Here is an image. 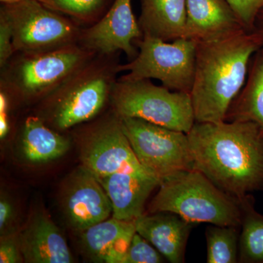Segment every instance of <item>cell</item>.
Instances as JSON below:
<instances>
[{
  "mask_svg": "<svg viewBox=\"0 0 263 263\" xmlns=\"http://www.w3.org/2000/svg\"><path fill=\"white\" fill-rule=\"evenodd\" d=\"M194 169L232 196L263 191V129L251 122H195L187 133Z\"/></svg>",
  "mask_w": 263,
  "mask_h": 263,
  "instance_id": "cell-1",
  "label": "cell"
},
{
  "mask_svg": "<svg viewBox=\"0 0 263 263\" xmlns=\"http://www.w3.org/2000/svg\"><path fill=\"white\" fill-rule=\"evenodd\" d=\"M262 47L252 32L196 43L190 98L195 122H224L233 100L245 86L251 60Z\"/></svg>",
  "mask_w": 263,
  "mask_h": 263,
  "instance_id": "cell-2",
  "label": "cell"
},
{
  "mask_svg": "<svg viewBox=\"0 0 263 263\" xmlns=\"http://www.w3.org/2000/svg\"><path fill=\"white\" fill-rule=\"evenodd\" d=\"M121 53H97L41 100L38 117L57 131L90 122L110 103Z\"/></svg>",
  "mask_w": 263,
  "mask_h": 263,
  "instance_id": "cell-3",
  "label": "cell"
},
{
  "mask_svg": "<svg viewBox=\"0 0 263 263\" xmlns=\"http://www.w3.org/2000/svg\"><path fill=\"white\" fill-rule=\"evenodd\" d=\"M168 212L192 223L240 228L239 199L218 187L196 169L163 180L151 200L148 213Z\"/></svg>",
  "mask_w": 263,
  "mask_h": 263,
  "instance_id": "cell-4",
  "label": "cell"
},
{
  "mask_svg": "<svg viewBox=\"0 0 263 263\" xmlns=\"http://www.w3.org/2000/svg\"><path fill=\"white\" fill-rule=\"evenodd\" d=\"M95 54L79 43L48 51L15 53L1 68L0 85L16 101L43 100Z\"/></svg>",
  "mask_w": 263,
  "mask_h": 263,
  "instance_id": "cell-5",
  "label": "cell"
},
{
  "mask_svg": "<svg viewBox=\"0 0 263 263\" xmlns=\"http://www.w3.org/2000/svg\"><path fill=\"white\" fill-rule=\"evenodd\" d=\"M110 104L120 118H138L186 134L195 123L190 95L157 86L151 79L118 78Z\"/></svg>",
  "mask_w": 263,
  "mask_h": 263,
  "instance_id": "cell-6",
  "label": "cell"
},
{
  "mask_svg": "<svg viewBox=\"0 0 263 263\" xmlns=\"http://www.w3.org/2000/svg\"><path fill=\"white\" fill-rule=\"evenodd\" d=\"M133 60L119 65L124 79H156L175 91L190 94L195 75L196 42L181 37L167 42L143 36L136 43Z\"/></svg>",
  "mask_w": 263,
  "mask_h": 263,
  "instance_id": "cell-7",
  "label": "cell"
},
{
  "mask_svg": "<svg viewBox=\"0 0 263 263\" xmlns=\"http://www.w3.org/2000/svg\"><path fill=\"white\" fill-rule=\"evenodd\" d=\"M11 27L15 53L48 51L79 43L83 27L37 1L1 5Z\"/></svg>",
  "mask_w": 263,
  "mask_h": 263,
  "instance_id": "cell-8",
  "label": "cell"
},
{
  "mask_svg": "<svg viewBox=\"0 0 263 263\" xmlns=\"http://www.w3.org/2000/svg\"><path fill=\"white\" fill-rule=\"evenodd\" d=\"M123 130L141 165L161 182L194 169L186 133L138 118H120Z\"/></svg>",
  "mask_w": 263,
  "mask_h": 263,
  "instance_id": "cell-9",
  "label": "cell"
},
{
  "mask_svg": "<svg viewBox=\"0 0 263 263\" xmlns=\"http://www.w3.org/2000/svg\"><path fill=\"white\" fill-rule=\"evenodd\" d=\"M81 148L83 165L98 178L117 173L154 176L140 163L114 110L85 131Z\"/></svg>",
  "mask_w": 263,
  "mask_h": 263,
  "instance_id": "cell-10",
  "label": "cell"
},
{
  "mask_svg": "<svg viewBox=\"0 0 263 263\" xmlns=\"http://www.w3.org/2000/svg\"><path fill=\"white\" fill-rule=\"evenodd\" d=\"M142 37L132 0H114L103 18L82 28L79 43L95 53H125L130 61L138 54L136 43Z\"/></svg>",
  "mask_w": 263,
  "mask_h": 263,
  "instance_id": "cell-11",
  "label": "cell"
},
{
  "mask_svg": "<svg viewBox=\"0 0 263 263\" xmlns=\"http://www.w3.org/2000/svg\"><path fill=\"white\" fill-rule=\"evenodd\" d=\"M61 206L67 224L79 233L108 219L113 213L101 183L84 165L76 170L64 185Z\"/></svg>",
  "mask_w": 263,
  "mask_h": 263,
  "instance_id": "cell-12",
  "label": "cell"
},
{
  "mask_svg": "<svg viewBox=\"0 0 263 263\" xmlns=\"http://www.w3.org/2000/svg\"><path fill=\"white\" fill-rule=\"evenodd\" d=\"M24 262H73L68 245L58 227L44 211L33 213L18 233Z\"/></svg>",
  "mask_w": 263,
  "mask_h": 263,
  "instance_id": "cell-13",
  "label": "cell"
},
{
  "mask_svg": "<svg viewBox=\"0 0 263 263\" xmlns=\"http://www.w3.org/2000/svg\"><path fill=\"white\" fill-rule=\"evenodd\" d=\"M243 29L246 30L227 0H186L183 37L196 43L214 41Z\"/></svg>",
  "mask_w": 263,
  "mask_h": 263,
  "instance_id": "cell-14",
  "label": "cell"
},
{
  "mask_svg": "<svg viewBox=\"0 0 263 263\" xmlns=\"http://www.w3.org/2000/svg\"><path fill=\"white\" fill-rule=\"evenodd\" d=\"M193 223L168 212L147 213L136 220V232L154 246L166 260L185 262Z\"/></svg>",
  "mask_w": 263,
  "mask_h": 263,
  "instance_id": "cell-15",
  "label": "cell"
},
{
  "mask_svg": "<svg viewBox=\"0 0 263 263\" xmlns=\"http://www.w3.org/2000/svg\"><path fill=\"white\" fill-rule=\"evenodd\" d=\"M98 179L111 202L113 217L124 221H136L144 214L148 197L161 183L155 176L127 173Z\"/></svg>",
  "mask_w": 263,
  "mask_h": 263,
  "instance_id": "cell-16",
  "label": "cell"
},
{
  "mask_svg": "<svg viewBox=\"0 0 263 263\" xmlns=\"http://www.w3.org/2000/svg\"><path fill=\"white\" fill-rule=\"evenodd\" d=\"M136 233V221L112 217L80 232L81 246L95 262L122 263Z\"/></svg>",
  "mask_w": 263,
  "mask_h": 263,
  "instance_id": "cell-17",
  "label": "cell"
},
{
  "mask_svg": "<svg viewBox=\"0 0 263 263\" xmlns=\"http://www.w3.org/2000/svg\"><path fill=\"white\" fill-rule=\"evenodd\" d=\"M138 24L143 36L174 41L183 37L186 0H141Z\"/></svg>",
  "mask_w": 263,
  "mask_h": 263,
  "instance_id": "cell-18",
  "label": "cell"
},
{
  "mask_svg": "<svg viewBox=\"0 0 263 263\" xmlns=\"http://www.w3.org/2000/svg\"><path fill=\"white\" fill-rule=\"evenodd\" d=\"M68 138L50 128L37 115H30L23 123L21 148L26 160L32 164L46 163L60 158L69 150Z\"/></svg>",
  "mask_w": 263,
  "mask_h": 263,
  "instance_id": "cell-19",
  "label": "cell"
},
{
  "mask_svg": "<svg viewBox=\"0 0 263 263\" xmlns=\"http://www.w3.org/2000/svg\"><path fill=\"white\" fill-rule=\"evenodd\" d=\"M227 122H251L263 129V47L251 60L247 80L227 114Z\"/></svg>",
  "mask_w": 263,
  "mask_h": 263,
  "instance_id": "cell-20",
  "label": "cell"
},
{
  "mask_svg": "<svg viewBox=\"0 0 263 263\" xmlns=\"http://www.w3.org/2000/svg\"><path fill=\"white\" fill-rule=\"evenodd\" d=\"M242 212L238 263H263V215L251 194L240 197Z\"/></svg>",
  "mask_w": 263,
  "mask_h": 263,
  "instance_id": "cell-21",
  "label": "cell"
},
{
  "mask_svg": "<svg viewBox=\"0 0 263 263\" xmlns=\"http://www.w3.org/2000/svg\"><path fill=\"white\" fill-rule=\"evenodd\" d=\"M240 228L209 224L205 230L208 263H238Z\"/></svg>",
  "mask_w": 263,
  "mask_h": 263,
  "instance_id": "cell-22",
  "label": "cell"
},
{
  "mask_svg": "<svg viewBox=\"0 0 263 263\" xmlns=\"http://www.w3.org/2000/svg\"><path fill=\"white\" fill-rule=\"evenodd\" d=\"M114 2V0H44L43 4L67 15L84 28L103 18Z\"/></svg>",
  "mask_w": 263,
  "mask_h": 263,
  "instance_id": "cell-23",
  "label": "cell"
},
{
  "mask_svg": "<svg viewBox=\"0 0 263 263\" xmlns=\"http://www.w3.org/2000/svg\"><path fill=\"white\" fill-rule=\"evenodd\" d=\"M166 259L149 242L136 233L124 254L122 263H161Z\"/></svg>",
  "mask_w": 263,
  "mask_h": 263,
  "instance_id": "cell-24",
  "label": "cell"
},
{
  "mask_svg": "<svg viewBox=\"0 0 263 263\" xmlns=\"http://www.w3.org/2000/svg\"><path fill=\"white\" fill-rule=\"evenodd\" d=\"M246 30L252 32L256 18L263 9V0H227Z\"/></svg>",
  "mask_w": 263,
  "mask_h": 263,
  "instance_id": "cell-25",
  "label": "cell"
},
{
  "mask_svg": "<svg viewBox=\"0 0 263 263\" xmlns=\"http://www.w3.org/2000/svg\"><path fill=\"white\" fill-rule=\"evenodd\" d=\"M24 262L19 245L18 233L1 235L0 238V262L18 263Z\"/></svg>",
  "mask_w": 263,
  "mask_h": 263,
  "instance_id": "cell-26",
  "label": "cell"
},
{
  "mask_svg": "<svg viewBox=\"0 0 263 263\" xmlns=\"http://www.w3.org/2000/svg\"><path fill=\"white\" fill-rule=\"evenodd\" d=\"M14 53L11 27L6 17L0 13V68L8 63Z\"/></svg>",
  "mask_w": 263,
  "mask_h": 263,
  "instance_id": "cell-27",
  "label": "cell"
},
{
  "mask_svg": "<svg viewBox=\"0 0 263 263\" xmlns=\"http://www.w3.org/2000/svg\"><path fill=\"white\" fill-rule=\"evenodd\" d=\"M15 207L8 197L2 195L0 200V233L1 235L14 233Z\"/></svg>",
  "mask_w": 263,
  "mask_h": 263,
  "instance_id": "cell-28",
  "label": "cell"
},
{
  "mask_svg": "<svg viewBox=\"0 0 263 263\" xmlns=\"http://www.w3.org/2000/svg\"><path fill=\"white\" fill-rule=\"evenodd\" d=\"M252 32L258 38L261 46L263 47V9L260 10L256 18Z\"/></svg>",
  "mask_w": 263,
  "mask_h": 263,
  "instance_id": "cell-29",
  "label": "cell"
},
{
  "mask_svg": "<svg viewBox=\"0 0 263 263\" xmlns=\"http://www.w3.org/2000/svg\"><path fill=\"white\" fill-rule=\"evenodd\" d=\"M24 1H37L43 3H43H44V0H0L2 5L14 4V3H21V2Z\"/></svg>",
  "mask_w": 263,
  "mask_h": 263,
  "instance_id": "cell-30",
  "label": "cell"
}]
</instances>
